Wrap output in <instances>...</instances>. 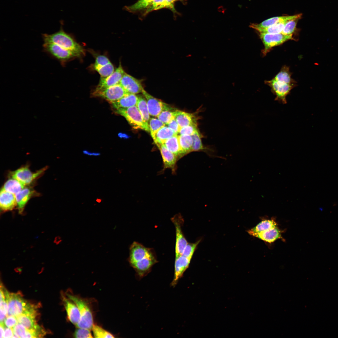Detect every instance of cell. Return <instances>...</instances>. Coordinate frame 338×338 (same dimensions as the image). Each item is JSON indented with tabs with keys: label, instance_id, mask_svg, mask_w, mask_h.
Segmentation results:
<instances>
[{
	"label": "cell",
	"instance_id": "49",
	"mask_svg": "<svg viewBox=\"0 0 338 338\" xmlns=\"http://www.w3.org/2000/svg\"><path fill=\"white\" fill-rule=\"evenodd\" d=\"M13 335L14 333L12 328L5 326L3 338H13Z\"/></svg>",
	"mask_w": 338,
	"mask_h": 338
},
{
	"label": "cell",
	"instance_id": "51",
	"mask_svg": "<svg viewBox=\"0 0 338 338\" xmlns=\"http://www.w3.org/2000/svg\"><path fill=\"white\" fill-rule=\"evenodd\" d=\"M83 153L85 155L90 156H98L100 155V154L99 152H91L87 150L83 151Z\"/></svg>",
	"mask_w": 338,
	"mask_h": 338
},
{
	"label": "cell",
	"instance_id": "23",
	"mask_svg": "<svg viewBox=\"0 0 338 338\" xmlns=\"http://www.w3.org/2000/svg\"><path fill=\"white\" fill-rule=\"evenodd\" d=\"M301 16L302 14H299L292 16H284L274 17L266 20L259 24L252 23L250 24V27L255 29L258 28H265L280 23L285 20L291 19L301 17Z\"/></svg>",
	"mask_w": 338,
	"mask_h": 338
},
{
	"label": "cell",
	"instance_id": "52",
	"mask_svg": "<svg viewBox=\"0 0 338 338\" xmlns=\"http://www.w3.org/2000/svg\"><path fill=\"white\" fill-rule=\"evenodd\" d=\"M5 325L4 323H0V338H3V335L4 331V328Z\"/></svg>",
	"mask_w": 338,
	"mask_h": 338
},
{
	"label": "cell",
	"instance_id": "31",
	"mask_svg": "<svg viewBox=\"0 0 338 338\" xmlns=\"http://www.w3.org/2000/svg\"><path fill=\"white\" fill-rule=\"evenodd\" d=\"M274 79L294 87L296 85L295 82L291 77L289 68L286 66H283L281 68L280 71L276 75Z\"/></svg>",
	"mask_w": 338,
	"mask_h": 338
},
{
	"label": "cell",
	"instance_id": "9",
	"mask_svg": "<svg viewBox=\"0 0 338 338\" xmlns=\"http://www.w3.org/2000/svg\"><path fill=\"white\" fill-rule=\"evenodd\" d=\"M129 93L120 84L100 90H95L93 93L95 96L102 97L112 103L117 101Z\"/></svg>",
	"mask_w": 338,
	"mask_h": 338
},
{
	"label": "cell",
	"instance_id": "17",
	"mask_svg": "<svg viewBox=\"0 0 338 338\" xmlns=\"http://www.w3.org/2000/svg\"><path fill=\"white\" fill-rule=\"evenodd\" d=\"M36 195H38V193L32 188L26 186L15 195L17 206L19 213H23L28 202Z\"/></svg>",
	"mask_w": 338,
	"mask_h": 338
},
{
	"label": "cell",
	"instance_id": "8",
	"mask_svg": "<svg viewBox=\"0 0 338 338\" xmlns=\"http://www.w3.org/2000/svg\"><path fill=\"white\" fill-rule=\"evenodd\" d=\"M259 35L264 46L263 51L264 55H265L272 47L281 44L289 40L293 39L292 35H285L281 33H260Z\"/></svg>",
	"mask_w": 338,
	"mask_h": 338
},
{
	"label": "cell",
	"instance_id": "34",
	"mask_svg": "<svg viewBox=\"0 0 338 338\" xmlns=\"http://www.w3.org/2000/svg\"><path fill=\"white\" fill-rule=\"evenodd\" d=\"M289 20H286L280 23L271 26L263 28H258L255 30L259 33L271 34L281 33L284 28L287 22Z\"/></svg>",
	"mask_w": 338,
	"mask_h": 338
},
{
	"label": "cell",
	"instance_id": "26",
	"mask_svg": "<svg viewBox=\"0 0 338 338\" xmlns=\"http://www.w3.org/2000/svg\"><path fill=\"white\" fill-rule=\"evenodd\" d=\"M163 144L178 158L183 156L177 135L167 139Z\"/></svg>",
	"mask_w": 338,
	"mask_h": 338
},
{
	"label": "cell",
	"instance_id": "2",
	"mask_svg": "<svg viewBox=\"0 0 338 338\" xmlns=\"http://www.w3.org/2000/svg\"><path fill=\"white\" fill-rule=\"evenodd\" d=\"M42 37L44 43H51L57 44L74 53L78 57L84 54L83 47L76 42L70 34L65 32L62 28L59 31L52 34H43Z\"/></svg>",
	"mask_w": 338,
	"mask_h": 338
},
{
	"label": "cell",
	"instance_id": "4",
	"mask_svg": "<svg viewBox=\"0 0 338 338\" xmlns=\"http://www.w3.org/2000/svg\"><path fill=\"white\" fill-rule=\"evenodd\" d=\"M66 296L74 302L78 306L80 313V318L76 325L77 328L92 329L94 325L93 317L92 311L86 303L77 296L67 293Z\"/></svg>",
	"mask_w": 338,
	"mask_h": 338
},
{
	"label": "cell",
	"instance_id": "37",
	"mask_svg": "<svg viewBox=\"0 0 338 338\" xmlns=\"http://www.w3.org/2000/svg\"><path fill=\"white\" fill-rule=\"evenodd\" d=\"M93 67L100 75L101 77L105 78L111 74L115 71L114 66L111 63L104 65L93 64Z\"/></svg>",
	"mask_w": 338,
	"mask_h": 338
},
{
	"label": "cell",
	"instance_id": "22",
	"mask_svg": "<svg viewBox=\"0 0 338 338\" xmlns=\"http://www.w3.org/2000/svg\"><path fill=\"white\" fill-rule=\"evenodd\" d=\"M17 203L15 195L8 192L2 188L0 192V207L3 211L13 210Z\"/></svg>",
	"mask_w": 338,
	"mask_h": 338
},
{
	"label": "cell",
	"instance_id": "21",
	"mask_svg": "<svg viewBox=\"0 0 338 338\" xmlns=\"http://www.w3.org/2000/svg\"><path fill=\"white\" fill-rule=\"evenodd\" d=\"M197 113H191L176 110L175 118L181 128L191 125L197 124V120L199 118Z\"/></svg>",
	"mask_w": 338,
	"mask_h": 338
},
{
	"label": "cell",
	"instance_id": "7",
	"mask_svg": "<svg viewBox=\"0 0 338 338\" xmlns=\"http://www.w3.org/2000/svg\"><path fill=\"white\" fill-rule=\"evenodd\" d=\"M265 83L271 87L272 93L276 96L274 100L280 103L286 104V97L294 87L274 79L266 81Z\"/></svg>",
	"mask_w": 338,
	"mask_h": 338
},
{
	"label": "cell",
	"instance_id": "1",
	"mask_svg": "<svg viewBox=\"0 0 338 338\" xmlns=\"http://www.w3.org/2000/svg\"><path fill=\"white\" fill-rule=\"evenodd\" d=\"M8 305V315L17 316L22 314L37 315L36 307L18 293H11L3 287Z\"/></svg>",
	"mask_w": 338,
	"mask_h": 338
},
{
	"label": "cell",
	"instance_id": "30",
	"mask_svg": "<svg viewBox=\"0 0 338 338\" xmlns=\"http://www.w3.org/2000/svg\"><path fill=\"white\" fill-rule=\"evenodd\" d=\"M178 136L183 156L191 152L193 142L192 136L180 135Z\"/></svg>",
	"mask_w": 338,
	"mask_h": 338
},
{
	"label": "cell",
	"instance_id": "40",
	"mask_svg": "<svg viewBox=\"0 0 338 338\" xmlns=\"http://www.w3.org/2000/svg\"><path fill=\"white\" fill-rule=\"evenodd\" d=\"M164 8H168L166 0H153L149 6L146 9L144 15L154 10H156Z\"/></svg>",
	"mask_w": 338,
	"mask_h": 338
},
{
	"label": "cell",
	"instance_id": "43",
	"mask_svg": "<svg viewBox=\"0 0 338 338\" xmlns=\"http://www.w3.org/2000/svg\"><path fill=\"white\" fill-rule=\"evenodd\" d=\"M199 241L195 243H188L182 255L188 258L192 259L195 248Z\"/></svg>",
	"mask_w": 338,
	"mask_h": 338
},
{
	"label": "cell",
	"instance_id": "12",
	"mask_svg": "<svg viewBox=\"0 0 338 338\" xmlns=\"http://www.w3.org/2000/svg\"><path fill=\"white\" fill-rule=\"evenodd\" d=\"M125 73L120 62L118 67L111 74L105 78H100L99 83L95 90H103L119 84Z\"/></svg>",
	"mask_w": 338,
	"mask_h": 338
},
{
	"label": "cell",
	"instance_id": "3",
	"mask_svg": "<svg viewBox=\"0 0 338 338\" xmlns=\"http://www.w3.org/2000/svg\"><path fill=\"white\" fill-rule=\"evenodd\" d=\"M116 110L118 114L125 118L134 129L150 132L149 123L144 119L136 105Z\"/></svg>",
	"mask_w": 338,
	"mask_h": 338
},
{
	"label": "cell",
	"instance_id": "18",
	"mask_svg": "<svg viewBox=\"0 0 338 338\" xmlns=\"http://www.w3.org/2000/svg\"><path fill=\"white\" fill-rule=\"evenodd\" d=\"M63 301L69 320L75 325L79 322L80 315L76 304L68 297L62 296Z\"/></svg>",
	"mask_w": 338,
	"mask_h": 338
},
{
	"label": "cell",
	"instance_id": "6",
	"mask_svg": "<svg viewBox=\"0 0 338 338\" xmlns=\"http://www.w3.org/2000/svg\"><path fill=\"white\" fill-rule=\"evenodd\" d=\"M47 168V167H45L33 172L27 165L11 172L10 173V175L11 177L17 179L26 186L30 185L39 177Z\"/></svg>",
	"mask_w": 338,
	"mask_h": 338
},
{
	"label": "cell",
	"instance_id": "27",
	"mask_svg": "<svg viewBox=\"0 0 338 338\" xmlns=\"http://www.w3.org/2000/svg\"><path fill=\"white\" fill-rule=\"evenodd\" d=\"M176 135L171 128L164 125L158 131L154 141L156 146L162 144L166 140Z\"/></svg>",
	"mask_w": 338,
	"mask_h": 338
},
{
	"label": "cell",
	"instance_id": "53",
	"mask_svg": "<svg viewBox=\"0 0 338 338\" xmlns=\"http://www.w3.org/2000/svg\"><path fill=\"white\" fill-rule=\"evenodd\" d=\"M176 1H183V0H176Z\"/></svg>",
	"mask_w": 338,
	"mask_h": 338
},
{
	"label": "cell",
	"instance_id": "16",
	"mask_svg": "<svg viewBox=\"0 0 338 338\" xmlns=\"http://www.w3.org/2000/svg\"><path fill=\"white\" fill-rule=\"evenodd\" d=\"M191 259L182 255L175 258L174 276L170 284L171 286L174 287L176 285L179 280L182 277L184 272L188 268Z\"/></svg>",
	"mask_w": 338,
	"mask_h": 338
},
{
	"label": "cell",
	"instance_id": "24",
	"mask_svg": "<svg viewBox=\"0 0 338 338\" xmlns=\"http://www.w3.org/2000/svg\"><path fill=\"white\" fill-rule=\"evenodd\" d=\"M253 236L269 243H272L281 238L280 230L276 227L268 230L253 234Z\"/></svg>",
	"mask_w": 338,
	"mask_h": 338
},
{
	"label": "cell",
	"instance_id": "14",
	"mask_svg": "<svg viewBox=\"0 0 338 338\" xmlns=\"http://www.w3.org/2000/svg\"><path fill=\"white\" fill-rule=\"evenodd\" d=\"M142 93L146 100L150 115L152 116L157 117L163 110L171 107L160 100L154 97L144 90Z\"/></svg>",
	"mask_w": 338,
	"mask_h": 338
},
{
	"label": "cell",
	"instance_id": "28",
	"mask_svg": "<svg viewBox=\"0 0 338 338\" xmlns=\"http://www.w3.org/2000/svg\"><path fill=\"white\" fill-rule=\"evenodd\" d=\"M277 227V224L274 220H265L261 222L254 227L248 230V232L250 235L253 236L255 234Z\"/></svg>",
	"mask_w": 338,
	"mask_h": 338
},
{
	"label": "cell",
	"instance_id": "25",
	"mask_svg": "<svg viewBox=\"0 0 338 338\" xmlns=\"http://www.w3.org/2000/svg\"><path fill=\"white\" fill-rule=\"evenodd\" d=\"M138 99V95L129 93L119 100L112 103V104L116 110L120 108H128L136 105Z\"/></svg>",
	"mask_w": 338,
	"mask_h": 338
},
{
	"label": "cell",
	"instance_id": "39",
	"mask_svg": "<svg viewBox=\"0 0 338 338\" xmlns=\"http://www.w3.org/2000/svg\"><path fill=\"white\" fill-rule=\"evenodd\" d=\"M301 17L296 18L289 20L285 24L281 33L285 35H293L297 23Z\"/></svg>",
	"mask_w": 338,
	"mask_h": 338
},
{
	"label": "cell",
	"instance_id": "33",
	"mask_svg": "<svg viewBox=\"0 0 338 338\" xmlns=\"http://www.w3.org/2000/svg\"><path fill=\"white\" fill-rule=\"evenodd\" d=\"M137 95L138 99L136 106L144 119L149 123L150 117L146 100L143 95Z\"/></svg>",
	"mask_w": 338,
	"mask_h": 338
},
{
	"label": "cell",
	"instance_id": "19",
	"mask_svg": "<svg viewBox=\"0 0 338 338\" xmlns=\"http://www.w3.org/2000/svg\"><path fill=\"white\" fill-rule=\"evenodd\" d=\"M157 146L160 150L162 158L163 165L162 171L167 168H169L172 170L173 173H175L178 158L163 144H159Z\"/></svg>",
	"mask_w": 338,
	"mask_h": 338
},
{
	"label": "cell",
	"instance_id": "13",
	"mask_svg": "<svg viewBox=\"0 0 338 338\" xmlns=\"http://www.w3.org/2000/svg\"><path fill=\"white\" fill-rule=\"evenodd\" d=\"M154 253L152 249L146 248L139 243L135 241L130 248L128 260L131 264Z\"/></svg>",
	"mask_w": 338,
	"mask_h": 338
},
{
	"label": "cell",
	"instance_id": "44",
	"mask_svg": "<svg viewBox=\"0 0 338 338\" xmlns=\"http://www.w3.org/2000/svg\"><path fill=\"white\" fill-rule=\"evenodd\" d=\"M197 124H192L180 128L179 133L180 135H192L198 130Z\"/></svg>",
	"mask_w": 338,
	"mask_h": 338
},
{
	"label": "cell",
	"instance_id": "10",
	"mask_svg": "<svg viewBox=\"0 0 338 338\" xmlns=\"http://www.w3.org/2000/svg\"><path fill=\"white\" fill-rule=\"evenodd\" d=\"M171 220L176 229L175 258H177L182 255L188 243L182 231L181 226L183 220L180 215H176Z\"/></svg>",
	"mask_w": 338,
	"mask_h": 338
},
{
	"label": "cell",
	"instance_id": "5",
	"mask_svg": "<svg viewBox=\"0 0 338 338\" xmlns=\"http://www.w3.org/2000/svg\"><path fill=\"white\" fill-rule=\"evenodd\" d=\"M43 50L44 53L63 65L74 57H78L74 53L53 43H44Z\"/></svg>",
	"mask_w": 338,
	"mask_h": 338
},
{
	"label": "cell",
	"instance_id": "32",
	"mask_svg": "<svg viewBox=\"0 0 338 338\" xmlns=\"http://www.w3.org/2000/svg\"><path fill=\"white\" fill-rule=\"evenodd\" d=\"M191 136L193 141L192 152L203 151L206 152L209 155L208 151H210V150H208V148L205 147L203 145L201 139L202 136L199 130L198 129Z\"/></svg>",
	"mask_w": 338,
	"mask_h": 338
},
{
	"label": "cell",
	"instance_id": "47",
	"mask_svg": "<svg viewBox=\"0 0 338 338\" xmlns=\"http://www.w3.org/2000/svg\"><path fill=\"white\" fill-rule=\"evenodd\" d=\"M111 63L109 59L106 56L99 55L95 58V62L94 64L98 65H104Z\"/></svg>",
	"mask_w": 338,
	"mask_h": 338
},
{
	"label": "cell",
	"instance_id": "42",
	"mask_svg": "<svg viewBox=\"0 0 338 338\" xmlns=\"http://www.w3.org/2000/svg\"><path fill=\"white\" fill-rule=\"evenodd\" d=\"M14 335L16 337L27 338L28 330L22 324L18 323L12 328Z\"/></svg>",
	"mask_w": 338,
	"mask_h": 338
},
{
	"label": "cell",
	"instance_id": "11",
	"mask_svg": "<svg viewBox=\"0 0 338 338\" xmlns=\"http://www.w3.org/2000/svg\"><path fill=\"white\" fill-rule=\"evenodd\" d=\"M157 262L154 253L130 265L135 269L138 279L140 280L150 272L153 266Z\"/></svg>",
	"mask_w": 338,
	"mask_h": 338
},
{
	"label": "cell",
	"instance_id": "46",
	"mask_svg": "<svg viewBox=\"0 0 338 338\" xmlns=\"http://www.w3.org/2000/svg\"><path fill=\"white\" fill-rule=\"evenodd\" d=\"M18 323L16 316L13 315L7 316L4 321L6 326L12 328Z\"/></svg>",
	"mask_w": 338,
	"mask_h": 338
},
{
	"label": "cell",
	"instance_id": "50",
	"mask_svg": "<svg viewBox=\"0 0 338 338\" xmlns=\"http://www.w3.org/2000/svg\"><path fill=\"white\" fill-rule=\"evenodd\" d=\"M167 5L168 8L170 9L174 13H176V11L174 7V3L176 0H166Z\"/></svg>",
	"mask_w": 338,
	"mask_h": 338
},
{
	"label": "cell",
	"instance_id": "15",
	"mask_svg": "<svg viewBox=\"0 0 338 338\" xmlns=\"http://www.w3.org/2000/svg\"><path fill=\"white\" fill-rule=\"evenodd\" d=\"M128 93L137 94L144 89L141 81L125 73L119 83Z\"/></svg>",
	"mask_w": 338,
	"mask_h": 338
},
{
	"label": "cell",
	"instance_id": "38",
	"mask_svg": "<svg viewBox=\"0 0 338 338\" xmlns=\"http://www.w3.org/2000/svg\"><path fill=\"white\" fill-rule=\"evenodd\" d=\"M149 125L151 136L154 141L158 131L165 125L158 119L152 118L150 119Z\"/></svg>",
	"mask_w": 338,
	"mask_h": 338
},
{
	"label": "cell",
	"instance_id": "36",
	"mask_svg": "<svg viewBox=\"0 0 338 338\" xmlns=\"http://www.w3.org/2000/svg\"><path fill=\"white\" fill-rule=\"evenodd\" d=\"M176 110L172 107L164 109L157 116V119L166 125L175 118Z\"/></svg>",
	"mask_w": 338,
	"mask_h": 338
},
{
	"label": "cell",
	"instance_id": "48",
	"mask_svg": "<svg viewBox=\"0 0 338 338\" xmlns=\"http://www.w3.org/2000/svg\"><path fill=\"white\" fill-rule=\"evenodd\" d=\"M167 125V126L177 134L179 133L181 128L176 121L175 118L172 119Z\"/></svg>",
	"mask_w": 338,
	"mask_h": 338
},
{
	"label": "cell",
	"instance_id": "45",
	"mask_svg": "<svg viewBox=\"0 0 338 338\" xmlns=\"http://www.w3.org/2000/svg\"><path fill=\"white\" fill-rule=\"evenodd\" d=\"M90 330L86 328H78L75 330L74 336L76 338H92L93 337Z\"/></svg>",
	"mask_w": 338,
	"mask_h": 338
},
{
	"label": "cell",
	"instance_id": "41",
	"mask_svg": "<svg viewBox=\"0 0 338 338\" xmlns=\"http://www.w3.org/2000/svg\"><path fill=\"white\" fill-rule=\"evenodd\" d=\"M92 329L93 335L95 338L115 337L111 333L98 325H94Z\"/></svg>",
	"mask_w": 338,
	"mask_h": 338
},
{
	"label": "cell",
	"instance_id": "20",
	"mask_svg": "<svg viewBox=\"0 0 338 338\" xmlns=\"http://www.w3.org/2000/svg\"><path fill=\"white\" fill-rule=\"evenodd\" d=\"M36 316L22 314L16 317L18 322L27 329L36 331L44 336L46 333L45 331L37 324L36 320Z\"/></svg>",
	"mask_w": 338,
	"mask_h": 338
},
{
	"label": "cell",
	"instance_id": "35",
	"mask_svg": "<svg viewBox=\"0 0 338 338\" xmlns=\"http://www.w3.org/2000/svg\"><path fill=\"white\" fill-rule=\"evenodd\" d=\"M153 0H138L134 4L125 6V9L130 13H135L146 8L149 6Z\"/></svg>",
	"mask_w": 338,
	"mask_h": 338
},
{
	"label": "cell",
	"instance_id": "29",
	"mask_svg": "<svg viewBox=\"0 0 338 338\" xmlns=\"http://www.w3.org/2000/svg\"><path fill=\"white\" fill-rule=\"evenodd\" d=\"M25 186L17 179L11 177L5 182L2 188L15 195Z\"/></svg>",
	"mask_w": 338,
	"mask_h": 338
}]
</instances>
